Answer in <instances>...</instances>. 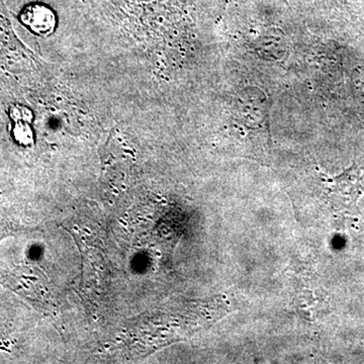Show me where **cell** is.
<instances>
[{
    "label": "cell",
    "mask_w": 364,
    "mask_h": 364,
    "mask_svg": "<svg viewBox=\"0 0 364 364\" xmlns=\"http://www.w3.org/2000/svg\"><path fill=\"white\" fill-rule=\"evenodd\" d=\"M21 20L33 32L38 33H50L54 30V14L49 7L42 4H33L25 9L21 14Z\"/></svg>",
    "instance_id": "1"
}]
</instances>
